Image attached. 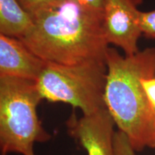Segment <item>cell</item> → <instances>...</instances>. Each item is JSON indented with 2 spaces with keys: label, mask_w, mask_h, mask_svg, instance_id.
<instances>
[{
  "label": "cell",
  "mask_w": 155,
  "mask_h": 155,
  "mask_svg": "<svg viewBox=\"0 0 155 155\" xmlns=\"http://www.w3.org/2000/svg\"><path fill=\"white\" fill-rule=\"evenodd\" d=\"M33 27L19 39L46 63L73 65L105 61L108 43L103 18L74 0L31 15Z\"/></svg>",
  "instance_id": "cell-1"
},
{
  "label": "cell",
  "mask_w": 155,
  "mask_h": 155,
  "mask_svg": "<svg viewBox=\"0 0 155 155\" xmlns=\"http://www.w3.org/2000/svg\"><path fill=\"white\" fill-rule=\"evenodd\" d=\"M105 62L104 101L114 123L135 152L155 148V115L141 85L142 78L155 75V48L123 56L108 47Z\"/></svg>",
  "instance_id": "cell-2"
},
{
  "label": "cell",
  "mask_w": 155,
  "mask_h": 155,
  "mask_svg": "<svg viewBox=\"0 0 155 155\" xmlns=\"http://www.w3.org/2000/svg\"><path fill=\"white\" fill-rule=\"evenodd\" d=\"M42 100L35 81L0 77L1 153L35 155V144L50 140L37 113Z\"/></svg>",
  "instance_id": "cell-3"
},
{
  "label": "cell",
  "mask_w": 155,
  "mask_h": 155,
  "mask_svg": "<svg viewBox=\"0 0 155 155\" xmlns=\"http://www.w3.org/2000/svg\"><path fill=\"white\" fill-rule=\"evenodd\" d=\"M106 74L103 61L73 65L46 63L36 83L42 99L68 104L88 115L106 108Z\"/></svg>",
  "instance_id": "cell-4"
},
{
  "label": "cell",
  "mask_w": 155,
  "mask_h": 155,
  "mask_svg": "<svg viewBox=\"0 0 155 155\" xmlns=\"http://www.w3.org/2000/svg\"><path fill=\"white\" fill-rule=\"evenodd\" d=\"M142 0H104L103 27L108 44L118 46L125 55L139 51L138 40L141 32L137 19Z\"/></svg>",
  "instance_id": "cell-5"
},
{
  "label": "cell",
  "mask_w": 155,
  "mask_h": 155,
  "mask_svg": "<svg viewBox=\"0 0 155 155\" xmlns=\"http://www.w3.org/2000/svg\"><path fill=\"white\" fill-rule=\"evenodd\" d=\"M68 133L87 155H116L114 121L106 108L78 118L72 114L66 122Z\"/></svg>",
  "instance_id": "cell-6"
},
{
  "label": "cell",
  "mask_w": 155,
  "mask_h": 155,
  "mask_svg": "<svg viewBox=\"0 0 155 155\" xmlns=\"http://www.w3.org/2000/svg\"><path fill=\"white\" fill-rule=\"evenodd\" d=\"M45 65L20 40L0 35V77L36 81Z\"/></svg>",
  "instance_id": "cell-7"
},
{
  "label": "cell",
  "mask_w": 155,
  "mask_h": 155,
  "mask_svg": "<svg viewBox=\"0 0 155 155\" xmlns=\"http://www.w3.org/2000/svg\"><path fill=\"white\" fill-rule=\"evenodd\" d=\"M32 17L17 0H0V35L17 39L33 27Z\"/></svg>",
  "instance_id": "cell-8"
},
{
  "label": "cell",
  "mask_w": 155,
  "mask_h": 155,
  "mask_svg": "<svg viewBox=\"0 0 155 155\" xmlns=\"http://www.w3.org/2000/svg\"><path fill=\"white\" fill-rule=\"evenodd\" d=\"M137 22L141 34L150 39H155V9L150 12H139Z\"/></svg>",
  "instance_id": "cell-9"
},
{
  "label": "cell",
  "mask_w": 155,
  "mask_h": 155,
  "mask_svg": "<svg viewBox=\"0 0 155 155\" xmlns=\"http://www.w3.org/2000/svg\"><path fill=\"white\" fill-rule=\"evenodd\" d=\"M19 5L30 15L42 9L55 7L65 0H17Z\"/></svg>",
  "instance_id": "cell-10"
},
{
  "label": "cell",
  "mask_w": 155,
  "mask_h": 155,
  "mask_svg": "<svg viewBox=\"0 0 155 155\" xmlns=\"http://www.w3.org/2000/svg\"><path fill=\"white\" fill-rule=\"evenodd\" d=\"M114 144L116 155H135V150L131 147L127 135L120 130L115 132Z\"/></svg>",
  "instance_id": "cell-11"
},
{
  "label": "cell",
  "mask_w": 155,
  "mask_h": 155,
  "mask_svg": "<svg viewBox=\"0 0 155 155\" xmlns=\"http://www.w3.org/2000/svg\"><path fill=\"white\" fill-rule=\"evenodd\" d=\"M141 85L144 88L149 104L155 115V75L142 78Z\"/></svg>",
  "instance_id": "cell-12"
},
{
  "label": "cell",
  "mask_w": 155,
  "mask_h": 155,
  "mask_svg": "<svg viewBox=\"0 0 155 155\" xmlns=\"http://www.w3.org/2000/svg\"><path fill=\"white\" fill-rule=\"evenodd\" d=\"M74 1L83 9L94 13L103 18L104 0H74Z\"/></svg>",
  "instance_id": "cell-13"
},
{
  "label": "cell",
  "mask_w": 155,
  "mask_h": 155,
  "mask_svg": "<svg viewBox=\"0 0 155 155\" xmlns=\"http://www.w3.org/2000/svg\"><path fill=\"white\" fill-rule=\"evenodd\" d=\"M1 155H8V154H3V153H1Z\"/></svg>",
  "instance_id": "cell-14"
}]
</instances>
